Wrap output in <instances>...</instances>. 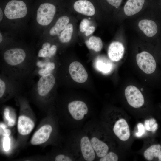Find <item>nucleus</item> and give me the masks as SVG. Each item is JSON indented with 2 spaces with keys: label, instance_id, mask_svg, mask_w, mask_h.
I'll return each instance as SVG.
<instances>
[{
  "label": "nucleus",
  "instance_id": "8",
  "mask_svg": "<svg viewBox=\"0 0 161 161\" xmlns=\"http://www.w3.org/2000/svg\"><path fill=\"white\" fill-rule=\"evenodd\" d=\"M125 95L129 104L131 107L139 108L144 103V97L140 90L136 87L129 85L125 90Z\"/></svg>",
  "mask_w": 161,
  "mask_h": 161
},
{
  "label": "nucleus",
  "instance_id": "14",
  "mask_svg": "<svg viewBox=\"0 0 161 161\" xmlns=\"http://www.w3.org/2000/svg\"><path fill=\"white\" fill-rule=\"evenodd\" d=\"M74 8L77 12L87 16H92L95 13V7L92 4L87 0H78L75 1Z\"/></svg>",
  "mask_w": 161,
  "mask_h": 161
},
{
  "label": "nucleus",
  "instance_id": "38",
  "mask_svg": "<svg viewBox=\"0 0 161 161\" xmlns=\"http://www.w3.org/2000/svg\"><path fill=\"white\" fill-rule=\"evenodd\" d=\"M149 120L150 127L151 128L154 124L156 123V120L153 118L150 119Z\"/></svg>",
  "mask_w": 161,
  "mask_h": 161
},
{
  "label": "nucleus",
  "instance_id": "19",
  "mask_svg": "<svg viewBox=\"0 0 161 161\" xmlns=\"http://www.w3.org/2000/svg\"><path fill=\"white\" fill-rule=\"evenodd\" d=\"M69 21V18L67 16H63L58 18L54 25L50 31V35L55 36L58 34L63 30L68 25Z\"/></svg>",
  "mask_w": 161,
  "mask_h": 161
},
{
  "label": "nucleus",
  "instance_id": "17",
  "mask_svg": "<svg viewBox=\"0 0 161 161\" xmlns=\"http://www.w3.org/2000/svg\"><path fill=\"white\" fill-rule=\"evenodd\" d=\"M138 25L139 28L148 37L154 36L157 32V25L151 20H142L139 22Z\"/></svg>",
  "mask_w": 161,
  "mask_h": 161
},
{
  "label": "nucleus",
  "instance_id": "31",
  "mask_svg": "<svg viewBox=\"0 0 161 161\" xmlns=\"http://www.w3.org/2000/svg\"><path fill=\"white\" fill-rule=\"evenodd\" d=\"M38 56L40 58L50 57L48 51L42 49H41L38 53Z\"/></svg>",
  "mask_w": 161,
  "mask_h": 161
},
{
  "label": "nucleus",
  "instance_id": "2",
  "mask_svg": "<svg viewBox=\"0 0 161 161\" xmlns=\"http://www.w3.org/2000/svg\"><path fill=\"white\" fill-rule=\"evenodd\" d=\"M52 72L42 75L36 83L32 84L30 90L34 102L42 108L49 107L52 100L56 79Z\"/></svg>",
  "mask_w": 161,
  "mask_h": 161
},
{
  "label": "nucleus",
  "instance_id": "4",
  "mask_svg": "<svg viewBox=\"0 0 161 161\" xmlns=\"http://www.w3.org/2000/svg\"><path fill=\"white\" fill-rule=\"evenodd\" d=\"M27 12L26 4L23 1L12 0L6 5L4 13L9 19H13L25 16Z\"/></svg>",
  "mask_w": 161,
  "mask_h": 161
},
{
  "label": "nucleus",
  "instance_id": "16",
  "mask_svg": "<svg viewBox=\"0 0 161 161\" xmlns=\"http://www.w3.org/2000/svg\"><path fill=\"white\" fill-rule=\"evenodd\" d=\"M90 140L96 155L98 158L103 157L109 152V148L107 144L97 137L92 136Z\"/></svg>",
  "mask_w": 161,
  "mask_h": 161
},
{
  "label": "nucleus",
  "instance_id": "33",
  "mask_svg": "<svg viewBox=\"0 0 161 161\" xmlns=\"http://www.w3.org/2000/svg\"><path fill=\"white\" fill-rule=\"evenodd\" d=\"M95 28L94 26H89L85 31V34L86 36H88L92 33L95 31Z\"/></svg>",
  "mask_w": 161,
  "mask_h": 161
},
{
  "label": "nucleus",
  "instance_id": "12",
  "mask_svg": "<svg viewBox=\"0 0 161 161\" xmlns=\"http://www.w3.org/2000/svg\"><path fill=\"white\" fill-rule=\"evenodd\" d=\"M19 116L17 123L18 133L21 135L27 136L29 134L33 129L35 123L34 121L29 116L21 113Z\"/></svg>",
  "mask_w": 161,
  "mask_h": 161
},
{
  "label": "nucleus",
  "instance_id": "21",
  "mask_svg": "<svg viewBox=\"0 0 161 161\" xmlns=\"http://www.w3.org/2000/svg\"><path fill=\"white\" fill-rule=\"evenodd\" d=\"M161 150V145L159 144L152 145L147 148L144 152L143 156L148 161H152L157 158Z\"/></svg>",
  "mask_w": 161,
  "mask_h": 161
},
{
  "label": "nucleus",
  "instance_id": "35",
  "mask_svg": "<svg viewBox=\"0 0 161 161\" xmlns=\"http://www.w3.org/2000/svg\"><path fill=\"white\" fill-rule=\"evenodd\" d=\"M50 46L51 44L49 42H45L43 44L42 46V49L47 51L49 53V51L51 47Z\"/></svg>",
  "mask_w": 161,
  "mask_h": 161
},
{
  "label": "nucleus",
  "instance_id": "25",
  "mask_svg": "<svg viewBox=\"0 0 161 161\" xmlns=\"http://www.w3.org/2000/svg\"><path fill=\"white\" fill-rule=\"evenodd\" d=\"M118 160V155L112 151H109L105 155L99 160L100 161H117Z\"/></svg>",
  "mask_w": 161,
  "mask_h": 161
},
{
  "label": "nucleus",
  "instance_id": "28",
  "mask_svg": "<svg viewBox=\"0 0 161 161\" xmlns=\"http://www.w3.org/2000/svg\"><path fill=\"white\" fill-rule=\"evenodd\" d=\"M90 21L87 19H83L80 22L79 25L80 31L82 33L85 32L86 30L89 26Z\"/></svg>",
  "mask_w": 161,
  "mask_h": 161
},
{
  "label": "nucleus",
  "instance_id": "24",
  "mask_svg": "<svg viewBox=\"0 0 161 161\" xmlns=\"http://www.w3.org/2000/svg\"><path fill=\"white\" fill-rule=\"evenodd\" d=\"M3 114L4 118L7 122V126L9 127L14 126L16 123V120L10 115V110L8 108L4 109Z\"/></svg>",
  "mask_w": 161,
  "mask_h": 161
},
{
  "label": "nucleus",
  "instance_id": "1",
  "mask_svg": "<svg viewBox=\"0 0 161 161\" xmlns=\"http://www.w3.org/2000/svg\"><path fill=\"white\" fill-rule=\"evenodd\" d=\"M37 60L23 48L15 47L5 50L0 63V73L25 85H32Z\"/></svg>",
  "mask_w": 161,
  "mask_h": 161
},
{
  "label": "nucleus",
  "instance_id": "9",
  "mask_svg": "<svg viewBox=\"0 0 161 161\" xmlns=\"http://www.w3.org/2000/svg\"><path fill=\"white\" fill-rule=\"evenodd\" d=\"M53 131L52 126L47 123L40 126L34 133L30 140L33 145H39L45 143L49 139Z\"/></svg>",
  "mask_w": 161,
  "mask_h": 161
},
{
  "label": "nucleus",
  "instance_id": "27",
  "mask_svg": "<svg viewBox=\"0 0 161 161\" xmlns=\"http://www.w3.org/2000/svg\"><path fill=\"white\" fill-rule=\"evenodd\" d=\"M0 135L4 136H10L11 132L10 129L7 128L6 125L2 122L0 124Z\"/></svg>",
  "mask_w": 161,
  "mask_h": 161
},
{
  "label": "nucleus",
  "instance_id": "7",
  "mask_svg": "<svg viewBox=\"0 0 161 161\" xmlns=\"http://www.w3.org/2000/svg\"><path fill=\"white\" fill-rule=\"evenodd\" d=\"M136 59L138 67L144 73L150 74L155 71L156 62L154 57L149 52L143 51L137 54Z\"/></svg>",
  "mask_w": 161,
  "mask_h": 161
},
{
  "label": "nucleus",
  "instance_id": "36",
  "mask_svg": "<svg viewBox=\"0 0 161 161\" xmlns=\"http://www.w3.org/2000/svg\"><path fill=\"white\" fill-rule=\"evenodd\" d=\"M145 129L148 131H150V127L149 124V121L148 120H146L144 122V125Z\"/></svg>",
  "mask_w": 161,
  "mask_h": 161
},
{
  "label": "nucleus",
  "instance_id": "5",
  "mask_svg": "<svg viewBox=\"0 0 161 161\" xmlns=\"http://www.w3.org/2000/svg\"><path fill=\"white\" fill-rule=\"evenodd\" d=\"M55 7L52 4L45 3L41 4L37 11L36 20L40 25L47 26L53 19L56 12Z\"/></svg>",
  "mask_w": 161,
  "mask_h": 161
},
{
  "label": "nucleus",
  "instance_id": "3",
  "mask_svg": "<svg viewBox=\"0 0 161 161\" xmlns=\"http://www.w3.org/2000/svg\"><path fill=\"white\" fill-rule=\"evenodd\" d=\"M25 85L21 82L0 73V99L4 102L21 94Z\"/></svg>",
  "mask_w": 161,
  "mask_h": 161
},
{
  "label": "nucleus",
  "instance_id": "15",
  "mask_svg": "<svg viewBox=\"0 0 161 161\" xmlns=\"http://www.w3.org/2000/svg\"><path fill=\"white\" fill-rule=\"evenodd\" d=\"M124 52V47L122 44L118 41H114L109 45L108 53L111 60L117 61L122 58Z\"/></svg>",
  "mask_w": 161,
  "mask_h": 161
},
{
  "label": "nucleus",
  "instance_id": "32",
  "mask_svg": "<svg viewBox=\"0 0 161 161\" xmlns=\"http://www.w3.org/2000/svg\"><path fill=\"white\" fill-rule=\"evenodd\" d=\"M111 5L115 7H118L120 5L122 0H106Z\"/></svg>",
  "mask_w": 161,
  "mask_h": 161
},
{
  "label": "nucleus",
  "instance_id": "39",
  "mask_svg": "<svg viewBox=\"0 0 161 161\" xmlns=\"http://www.w3.org/2000/svg\"><path fill=\"white\" fill-rule=\"evenodd\" d=\"M3 14L1 8H0V21H1L3 18Z\"/></svg>",
  "mask_w": 161,
  "mask_h": 161
},
{
  "label": "nucleus",
  "instance_id": "40",
  "mask_svg": "<svg viewBox=\"0 0 161 161\" xmlns=\"http://www.w3.org/2000/svg\"><path fill=\"white\" fill-rule=\"evenodd\" d=\"M158 158V161H161V150L159 153Z\"/></svg>",
  "mask_w": 161,
  "mask_h": 161
},
{
  "label": "nucleus",
  "instance_id": "11",
  "mask_svg": "<svg viewBox=\"0 0 161 161\" xmlns=\"http://www.w3.org/2000/svg\"><path fill=\"white\" fill-rule=\"evenodd\" d=\"M68 72L72 79L78 83H83L87 79V73L83 65L79 62H72L68 67Z\"/></svg>",
  "mask_w": 161,
  "mask_h": 161
},
{
  "label": "nucleus",
  "instance_id": "22",
  "mask_svg": "<svg viewBox=\"0 0 161 161\" xmlns=\"http://www.w3.org/2000/svg\"><path fill=\"white\" fill-rule=\"evenodd\" d=\"M87 47L89 49L96 52L100 51L103 47V43L101 38L97 37L92 36L85 42Z\"/></svg>",
  "mask_w": 161,
  "mask_h": 161
},
{
  "label": "nucleus",
  "instance_id": "6",
  "mask_svg": "<svg viewBox=\"0 0 161 161\" xmlns=\"http://www.w3.org/2000/svg\"><path fill=\"white\" fill-rule=\"evenodd\" d=\"M112 123V131L120 140L126 141L130 137V128L127 120L121 116H116Z\"/></svg>",
  "mask_w": 161,
  "mask_h": 161
},
{
  "label": "nucleus",
  "instance_id": "34",
  "mask_svg": "<svg viewBox=\"0 0 161 161\" xmlns=\"http://www.w3.org/2000/svg\"><path fill=\"white\" fill-rule=\"evenodd\" d=\"M57 47L55 45H52L49 50V54L50 57L54 55L56 52Z\"/></svg>",
  "mask_w": 161,
  "mask_h": 161
},
{
  "label": "nucleus",
  "instance_id": "41",
  "mask_svg": "<svg viewBox=\"0 0 161 161\" xmlns=\"http://www.w3.org/2000/svg\"><path fill=\"white\" fill-rule=\"evenodd\" d=\"M3 40V37L1 33H0V43H1Z\"/></svg>",
  "mask_w": 161,
  "mask_h": 161
},
{
  "label": "nucleus",
  "instance_id": "20",
  "mask_svg": "<svg viewBox=\"0 0 161 161\" xmlns=\"http://www.w3.org/2000/svg\"><path fill=\"white\" fill-rule=\"evenodd\" d=\"M94 66L97 70L103 74L109 73L113 68L112 63L110 61L99 58L95 61Z\"/></svg>",
  "mask_w": 161,
  "mask_h": 161
},
{
  "label": "nucleus",
  "instance_id": "30",
  "mask_svg": "<svg viewBox=\"0 0 161 161\" xmlns=\"http://www.w3.org/2000/svg\"><path fill=\"white\" fill-rule=\"evenodd\" d=\"M137 127L138 129V132L135 133L137 137H140L142 136L144 133L145 128L143 125L141 123L137 124Z\"/></svg>",
  "mask_w": 161,
  "mask_h": 161
},
{
  "label": "nucleus",
  "instance_id": "10",
  "mask_svg": "<svg viewBox=\"0 0 161 161\" xmlns=\"http://www.w3.org/2000/svg\"><path fill=\"white\" fill-rule=\"evenodd\" d=\"M69 112L72 118L75 120H83L88 112V108L83 101L75 100L69 102L67 106Z\"/></svg>",
  "mask_w": 161,
  "mask_h": 161
},
{
  "label": "nucleus",
  "instance_id": "29",
  "mask_svg": "<svg viewBox=\"0 0 161 161\" xmlns=\"http://www.w3.org/2000/svg\"><path fill=\"white\" fill-rule=\"evenodd\" d=\"M54 160L56 161H72L73 160L69 157L63 154H59L55 157Z\"/></svg>",
  "mask_w": 161,
  "mask_h": 161
},
{
  "label": "nucleus",
  "instance_id": "23",
  "mask_svg": "<svg viewBox=\"0 0 161 161\" xmlns=\"http://www.w3.org/2000/svg\"><path fill=\"white\" fill-rule=\"evenodd\" d=\"M73 32V26L69 23L66 26L61 33L59 37L60 42L63 43L69 42L71 40Z\"/></svg>",
  "mask_w": 161,
  "mask_h": 161
},
{
  "label": "nucleus",
  "instance_id": "37",
  "mask_svg": "<svg viewBox=\"0 0 161 161\" xmlns=\"http://www.w3.org/2000/svg\"><path fill=\"white\" fill-rule=\"evenodd\" d=\"M158 126L157 123H155L150 128V131L153 132H155L157 129Z\"/></svg>",
  "mask_w": 161,
  "mask_h": 161
},
{
  "label": "nucleus",
  "instance_id": "26",
  "mask_svg": "<svg viewBox=\"0 0 161 161\" xmlns=\"http://www.w3.org/2000/svg\"><path fill=\"white\" fill-rule=\"evenodd\" d=\"M3 148L5 152L9 151L10 148L11 140L10 136H3L2 141Z\"/></svg>",
  "mask_w": 161,
  "mask_h": 161
},
{
  "label": "nucleus",
  "instance_id": "13",
  "mask_svg": "<svg viewBox=\"0 0 161 161\" xmlns=\"http://www.w3.org/2000/svg\"><path fill=\"white\" fill-rule=\"evenodd\" d=\"M80 145L81 151L84 160L86 161L94 160L96 154L90 138L86 136L82 137L80 140Z\"/></svg>",
  "mask_w": 161,
  "mask_h": 161
},
{
  "label": "nucleus",
  "instance_id": "18",
  "mask_svg": "<svg viewBox=\"0 0 161 161\" xmlns=\"http://www.w3.org/2000/svg\"><path fill=\"white\" fill-rule=\"evenodd\" d=\"M144 2L145 0H128L124 7L125 13L128 16L137 13L142 9Z\"/></svg>",
  "mask_w": 161,
  "mask_h": 161
}]
</instances>
